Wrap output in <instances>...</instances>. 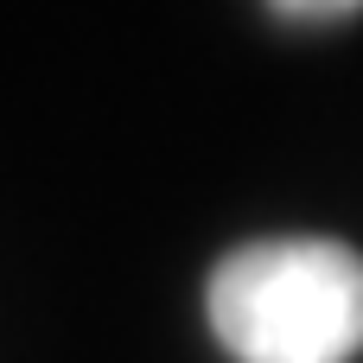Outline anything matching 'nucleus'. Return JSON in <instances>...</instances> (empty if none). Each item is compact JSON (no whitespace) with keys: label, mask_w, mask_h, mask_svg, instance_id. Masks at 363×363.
Wrapping results in <instances>:
<instances>
[{"label":"nucleus","mask_w":363,"mask_h":363,"mask_svg":"<svg viewBox=\"0 0 363 363\" xmlns=\"http://www.w3.org/2000/svg\"><path fill=\"white\" fill-rule=\"evenodd\" d=\"M363 6L357 0H325V6H319V0H313V6H274V19H357Z\"/></svg>","instance_id":"2"},{"label":"nucleus","mask_w":363,"mask_h":363,"mask_svg":"<svg viewBox=\"0 0 363 363\" xmlns=\"http://www.w3.org/2000/svg\"><path fill=\"white\" fill-rule=\"evenodd\" d=\"M204 313L236 363H357L363 255L332 236H268L230 249L204 287Z\"/></svg>","instance_id":"1"}]
</instances>
